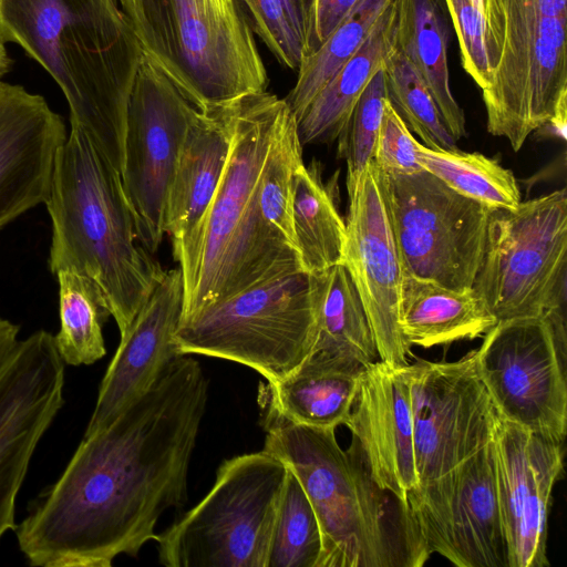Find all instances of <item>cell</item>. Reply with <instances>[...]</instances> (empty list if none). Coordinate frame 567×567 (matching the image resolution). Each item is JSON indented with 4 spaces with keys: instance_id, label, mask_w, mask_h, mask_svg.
<instances>
[{
    "instance_id": "1",
    "label": "cell",
    "mask_w": 567,
    "mask_h": 567,
    "mask_svg": "<svg viewBox=\"0 0 567 567\" xmlns=\"http://www.w3.org/2000/svg\"><path fill=\"white\" fill-rule=\"evenodd\" d=\"M209 382L179 354L105 427L84 435L60 477L14 528L32 566L110 567L136 556L183 506Z\"/></svg>"
},
{
    "instance_id": "2",
    "label": "cell",
    "mask_w": 567,
    "mask_h": 567,
    "mask_svg": "<svg viewBox=\"0 0 567 567\" xmlns=\"http://www.w3.org/2000/svg\"><path fill=\"white\" fill-rule=\"evenodd\" d=\"M0 40L21 47L51 75L71 127L121 174L143 52L117 0H0Z\"/></svg>"
},
{
    "instance_id": "3",
    "label": "cell",
    "mask_w": 567,
    "mask_h": 567,
    "mask_svg": "<svg viewBox=\"0 0 567 567\" xmlns=\"http://www.w3.org/2000/svg\"><path fill=\"white\" fill-rule=\"evenodd\" d=\"M264 449L297 477L317 516V567H421L431 556L409 511L372 478L353 441L265 409Z\"/></svg>"
},
{
    "instance_id": "4",
    "label": "cell",
    "mask_w": 567,
    "mask_h": 567,
    "mask_svg": "<svg viewBox=\"0 0 567 567\" xmlns=\"http://www.w3.org/2000/svg\"><path fill=\"white\" fill-rule=\"evenodd\" d=\"M44 204L52 221L50 271L91 279L123 334L165 271L136 245L121 174L78 127L56 152Z\"/></svg>"
},
{
    "instance_id": "5",
    "label": "cell",
    "mask_w": 567,
    "mask_h": 567,
    "mask_svg": "<svg viewBox=\"0 0 567 567\" xmlns=\"http://www.w3.org/2000/svg\"><path fill=\"white\" fill-rule=\"evenodd\" d=\"M142 52L198 110L267 91L269 78L241 4L117 0Z\"/></svg>"
},
{
    "instance_id": "6",
    "label": "cell",
    "mask_w": 567,
    "mask_h": 567,
    "mask_svg": "<svg viewBox=\"0 0 567 567\" xmlns=\"http://www.w3.org/2000/svg\"><path fill=\"white\" fill-rule=\"evenodd\" d=\"M326 272H286L210 305L179 323L177 352L246 365L268 383L289 377L315 343Z\"/></svg>"
},
{
    "instance_id": "7",
    "label": "cell",
    "mask_w": 567,
    "mask_h": 567,
    "mask_svg": "<svg viewBox=\"0 0 567 567\" xmlns=\"http://www.w3.org/2000/svg\"><path fill=\"white\" fill-rule=\"evenodd\" d=\"M289 111L285 99L268 91L235 99L229 156L200 228L195 284L184 300L181 322L215 302L230 258L259 259L279 247L280 235L264 220L257 193L271 145Z\"/></svg>"
},
{
    "instance_id": "8",
    "label": "cell",
    "mask_w": 567,
    "mask_h": 567,
    "mask_svg": "<svg viewBox=\"0 0 567 567\" xmlns=\"http://www.w3.org/2000/svg\"><path fill=\"white\" fill-rule=\"evenodd\" d=\"M287 466L261 450L224 461L206 496L157 535L167 567H267Z\"/></svg>"
},
{
    "instance_id": "9",
    "label": "cell",
    "mask_w": 567,
    "mask_h": 567,
    "mask_svg": "<svg viewBox=\"0 0 567 567\" xmlns=\"http://www.w3.org/2000/svg\"><path fill=\"white\" fill-rule=\"evenodd\" d=\"M567 190L491 209L472 291L496 319L566 311Z\"/></svg>"
},
{
    "instance_id": "10",
    "label": "cell",
    "mask_w": 567,
    "mask_h": 567,
    "mask_svg": "<svg viewBox=\"0 0 567 567\" xmlns=\"http://www.w3.org/2000/svg\"><path fill=\"white\" fill-rule=\"evenodd\" d=\"M379 178L403 275L472 291L491 208L425 169Z\"/></svg>"
},
{
    "instance_id": "11",
    "label": "cell",
    "mask_w": 567,
    "mask_h": 567,
    "mask_svg": "<svg viewBox=\"0 0 567 567\" xmlns=\"http://www.w3.org/2000/svg\"><path fill=\"white\" fill-rule=\"evenodd\" d=\"M567 336L548 315L498 321L475 349L499 416L556 443L567 433Z\"/></svg>"
},
{
    "instance_id": "12",
    "label": "cell",
    "mask_w": 567,
    "mask_h": 567,
    "mask_svg": "<svg viewBox=\"0 0 567 567\" xmlns=\"http://www.w3.org/2000/svg\"><path fill=\"white\" fill-rule=\"evenodd\" d=\"M197 111L143 54L128 105L121 178L137 240L151 255L165 234L169 186Z\"/></svg>"
},
{
    "instance_id": "13",
    "label": "cell",
    "mask_w": 567,
    "mask_h": 567,
    "mask_svg": "<svg viewBox=\"0 0 567 567\" xmlns=\"http://www.w3.org/2000/svg\"><path fill=\"white\" fill-rule=\"evenodd\" d=\"M417 487L491 443L499 414L476 367L475 349L455 361L406 365Z\"/></svg>"
},
{
    "instance_id": "14",
    "label": "cell",
    "mask_w": 567,
    "mask_h": 567,
    "mask_svg": "<svg viewBox=\"0 0 567 567\" xmlns=\"http://www.w3.org/2000/svg\"><path fill=\"white\" fill-rule=\"evenodd\" d=\"M406 508L430 555L458 567H509L492 442L411 491Z\"/></svg>"
},
{
    "instance_id": "15",
    "label": "cell",
    "mask_w": 567,
    "mask_h": 567,
    "mask_svg": "<svg viewBox=\"0 0 567 567\" xmlns=\"http://www.w3.org/2000/svg\"><path fill=\"white\" fill-rule=\"evenodd\" d=\"M54 336L38 330L0 372V540L14 530L16 502L35 449L62 409L65 380Z\"/></svg>"
},
{
    "instance_id": "16",
    "label": "cell",
    "mask_w": 567,
    "mask_h": 567,
    "mask_svg": "<svg viewBox=\"0 0 567 567\" xmlns=\"http://www.w3.org/2000/svg\"><path fill=\"white\" fill-rule=\"evenodd\" d=\"M347 268L367 313L379 359L394 368L409 364L411 347L399 324L403 272L400 266L379 171L371 159L349 196Z\"/></svg>"
},
{
    "instance_id": "17",
    "label": "cell",
    "mask_w": 567,
    "mask_h": 567,
    "mask_svg": "<svg viewBox=\"0 0 567 567\" xmlns=\"http://www.w3.org/2000/svg\"><path fill=\"white\" fill-rule=\"evenodd\" d=\"M492 445L509 567H546L551 493L564 472L563 444L499 417Z\"/></svg>"
},
{
    "instance_id": "18",
    "label": "cell",
    "mask_w": 567,
    "mask_h": 567,
    "mask_svg": "<svg viewBox=\"0 0 567 567\" xmlns=\"http://www.w3.org/2000/svg\"><path fill=\"white\" fill-rule=\"evenodd\" d=\"M179 267L165 271L126 331L105 371L84 435L110 424L146 393L179 353L174 334L184 308Z\"/></svg>"
},
{
    "instance_id": "19",
    "label": "cell",
    "mask_w": 567,
    "mask_h": 567,
    "mask_svg": "<svg viewBox=\"0 0 567 567\" xmlns=\"http://www.w3.org/2000/svg\"><path fill=\"white\" fill-rule=\"evenodd\" d=\"M234 118L235 99L197 111L169 186L164 227L182 270L184 300L195 284L199 233L227 164Z\"/></svg>"
},
{
    "instance_id": "20",
    "label": "cell",
    "mask_w": 567,
    "mask_h": 567,
    "mask_svg": "<svg viewBox=\"0 0 567 567\" xmlns=\"http://www.w3.org/2000/svg\"><path fill=\"white\" fill-rule=\"evenodd\" d=\"M344 425L374 482L406 506L419 484L406 365H365Z\"/></svg>"
},
{
    "instance_id": "21",
    "label": "cell",
    "mask_w": 567,
    "mask_h": 567,
    "mask_svg": "<svg viewBox=\"0 0 567 567\" xmlns=\"http://www.w3.org/2000/svg\"><path fill=\"white\" fill-rule=\"evenodd\" d=\"M65 138L63 118L42 95L0 81V229L45 203Z\"/></svg>"
},
{
    "instance_id": "22",
    "label": "cell",
    "mask_w": 567,
    "mask_h": 567,
    "mask_svg": "<svg viewBox=\"0 0 567 567\" xmlns=\"http://www.w3.org/2000/svg\"><path fill=\"white\" fill-rule=\"evenodd\" d=\"M505 38L499 63L489 87L482 91L487 131L522 148L528 135L527 84L534 48L566 32L567 0H499Z\"/></svg>"
},
{
    "instance_id": "23",
    "label": "cell",
    "mask_w": 567,
    "mask_h": 567,
    "mask_svg": "<svg viewBox=\"0 0 567 567\" xmlns=\"http://www.w3.org/2000/svg\"><path fill=\"white\" fill-rule=\"evenodd\" d=\"M395 1L385 7L368 38L311 101L297 123L301 145L332 143L346 130L362 92L395 48Z\"/></svg>"
},
{
    "instance_id": "24",
    "label": "cell",
    "mask_w": 567,
    "mask_h": 567,
    "mask_svg": "<svg viewBox=\"0 0 567 567\" xmlns=\"http://www.w3.org/2000/svg\"><path fill=\"white\" fill-rule=\"evenodd\" d=\"M395 49L415 68L430 91L443 122L457 141L467 135L465 114L450 85V28L442 0H394Z\"/></svg>"
},
{
    "instance_id": "25",
    "label": "cell",
    "mask_w": 567,
    "mask_h": 567,
    "mask_svg": "<svg viewBox=\"0 0 567 567\" xmlns=\"http://www.w3.org/2000/svg\"><path fill=\"white\" fill-rule=\"evenodd\" d=\"M496 322L473 291L457 292L403 275L399 324L410 347L427 349L473 340Z\"/></svg>"
},
{
    "instance_id": "26",
    "label": "cell",
    "mask_w": 567,
    "mask_h": 567,
    "mask_svg": "<svg viewBox=\"0 0 567 567\" xmlns=\"http://www.w3.org/2000/svg\"><path fill=\"white\" fill-rule=\"evenodd\" d=\"M378 358L373 333L355 286L342 264L333 266L326 272L315 343L293 373L350 363L368 365Z\"/></svg>"
},
{
    "instance_id": "27",
    "label": "cell",
    "mask_w": 567,
    "mask_h": 567,
    "mask_svg": "<svg viewBox=\"0 0 567 567\" xmlns=\"http://www.w3.org/2000/svg\"><path fill=\"white\" fill-rule=\"evenodd\" d=\"M364 368L352 363L268 383L266 409L296 424L336 430L349 417Z\"/></svg>"
},
{
    "instance_id": "28",
    "label": "cell",
    "mask_w": 567,
    "mask_h": 567,
    "mask_svg": "<svg viewBox=\"0 0 567 567\" xmlns=\"http://www.w3.org/2000/svg\"><path fill=\"white\" fill-rule=\"evenodd\" d=\"M291 221L295 246L305 271L323 272L343 262L346 221L323 185L319 165L301 164L291 178Z\"/></svg>"
},
{
    "instance_id": "29",
    "label": "cell",
    "mask_w": 567,
    "mask_h": 567,
    "mask_svg": "<svg viewBox=\"0 0 567 567\" xmlns=\"http://www.w3.org/2000/svg\"><path fill=\"white\" fill-rule=\"evenodd\" d=\"M60 329L54 336L65 364L89 365L105 353L103 323L111 316L99 287L75 271L56 274Z\"/></svg>"
},
{
    "instance_id": "30",
    "label": "cell",
    "mask_w": 567,
    "mask_h": 567,
    "mask_svg": "<svg viewBox=\"0 0 567 567\" xmlns=\"http://www.w3.org/2000/svg\"><path fill=\"white\" fill-rule=\"evenodd\" d=\"M391 0H360L351 13L313 51L303 55L297 81L285 97L297 123L316 95L357 52Z\"/></svg>"
},
{
    "instance_id": "31",
    "label": "cell",
    "mask_w": 567,
    "mask_h": 567,
    "mask_svg": "<svg viewBox=\"0 0 567 567\" xmlns=\"http://www.w3.org/2000/svg\"><path fill=\"white\" fill-rule=\"evenodd\" d=\"M415 153L423 169L491 209H513L522 202L514 174L494 158L457 148H431L420 143Z\"/></svg>"
},
{
    "instance_id": "32",
    "label": "cell",
    "mask_w": 567,
    "mask_h": 567,
    "mask_svg": "<svg viewBox=\"0 0 567 567\" xmlns=\"http://www.w3.org/2000/svg\"><path fill=\"white\" fill-rule=\"evenodd\" d=\"M321 547V532L315 511L299 481L288 468L267 567H317Z\"/></svg>"
},
{
    "instance_id": "33",
    "label": "cell",
    "mask_w": 567,
    "mask_h": 567,
    "mask_svg": "<svg viewBox=\"0 0 567 567\" xmlns=\"http://www.w3.org/2000/svg\"><path fill=\"white\" fill-rule=\"evenodd\" d=\"M383 69L389 101L424 145L457 148L456 140L446 128L430 91L409 59L394 48Z\"/></svg>"
},
{
    "instance_id": "34",
    "label": "cell",
    "mask_w": 567,
    "mask_h": 567,
    "mask_svg": "<svg viewBox=\"0 0 567 567\" xmlns=\"http://www.w3.org/2000/svg\"><path fill=\"white\" fill-rule=\"evenodd\" d=\"M384 69L378 71L359 97L350 121L338 137V155L347 161L348 195L355 190L373 157L374 144L388 100Z\"/></svg>"
},
{
    "instance_id": "35",
    "label": "cell",
    "mask_w": 567,
    "mask_h": 567,
    "mask_svg": "<svg viewBox=\"0 0 567 567\" xmlns=\"http://www.w3.org/2000/svg\"><path fill=\"white\" fill-rule=\"evenodd\" d=\"M248 10L249 23L279 64L298 69L308 51L306 40L297 30L280 0H240Z\"/></svg>"
},
{
    "instance_id": "36",
    "label": "cell",
    "mask_w": 567,
    "mask_h": 567,
    "mask_svg": "<svg viewBox=\"0 0 567 567\" xmlns=\"http://www.w3.org/2000/svg\"><path fill=\"white\" fill-rule=\"evenodd\" d=\"M443 1L456 32L462 66L483 91L489 87L494 80L483 16L472 0Z\"/></svg>"
},
{
    "instance_id": "37",
    "label": "cell",
    "mask_w": 567,
    "mask_h": 567,
    "mask_svg": "<svg viewBox=\"0 0 567 567\" xmlns=\"http://www.w3.org/2000/svg\"><path fill=\"white\" fill-rule=\"evenodd\" d=\"M417 143L389 99L385 100L372 157L378 169L391 175L423 169L416 159Z\"/></svg>"
},
{
    "instance_id": "38",
    "label": "cell",
    "mask_w": 567,
    "mask_h": 567,
    "mask_svg": "<svg viewBox=\"0 0 567 567\" xmlns=\"http://www.w3.org/2000/svg\"><path fill=\"white\" fill-rule=\"evenodd\" d=\"M359 1L312 0L309 45L306 54L318 48L346 20Z\"/></svg>"
},
{
    "instance_id": "39",
    "label": "cell",
    "mask_w": 567,
    "mask_h": 567,
    "mask_svg": "<svg viewBox=\"0 0 567 567\" xmlns=\"http://www.w3.org/2000/svg\"><path fill=\"white\" fill-rule=\"evenodd\" d=\"M482 13L487 32V47L491 64L495 70L499 63L504 38L505 18L499 0H472Z\"/></svg>"
},
{
    "instance_id": "40",
    "label": "cell",
    "mask_w": 567,
    "mask_h": 567,
    "mask_svg": "<svg viewBox=\"0 0 567 567\" xmlns=\"http://www.w3.org/2000/svg\"><path fill=\"white\" fill-rule=\"evenodd\" d=\"M291 17L297 30L309 45L312 0H280ZM308 52V51H307Z\"/></svg>"
},
{
    "instance_id": "41",
    "label": "cell",
    "mask_w": 567,
    "mask_h": 567,
    "mask_svg": "<svg viewBox=\"0 0 567 567\" xmlns=\"http://www.w3.org/2000/svg\"><path fill=\"white\" fill-rule=\"evenodd\" d=\"M19 326L0 317V372L12 358L19 339Z\"/></svg>"
},
{
    "instance_id": "42",
    "label": "cell",
    "mask_w": 567,
    "mask_h": 567,
    "mask_svg": "<svg viewBox=\"0 0 567 567\" xmlns=\"http://www.w3.org/2000/svg\"><path fill=\"white\" fill-rule=\"evenodd\" d=\"M11 64L12 60L7 52L4 43L0 40V79L10 71Z\"/></svg>"
},
{
    "instance_id": "43",
    "label": "cell",
    "mask_w": 567,
    "mask_h": 567,
    "mask_svg": "<svg viewBox=\"0 0 567 567\" xmlns=\"http://www.w3.org/2000/svg\"><path fill=\"white\" fill-rule=\"evenodd\" d=\"M225 1L230 3V4H241L240 0H225Z\"/></svg>"
}]
</instances>
